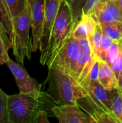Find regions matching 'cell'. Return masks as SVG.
I'll use <instances>...</instances> for the list:
<instances>
[{
	"mask_svg": "<svg viewBox=\"0 0 122 123\" xmlns=\"http://www.w3.org/2000/svg\"><path fill=\"white\" fill-rule=\"evenodd\" d=\"M76 24L68 1L62 0L52 27L47 50L43 59L40 61L42 65L48 66L52 63L71 36Z\"/></svg>",
	"mask_w": 122,
	"mask_h": 123,
	"instance_id": "6da1fadb",
	"label": "cell"
},
{
	"mask_svg": "<svg viewBox=\"0 0 122 123\" xmlns=\"http://www.w3.org/2000/svg\"><path fill=\"white\" fill-rule=\"evenodd\" d=\"M12 30L9 35L13 55L17 62L24 64L27 58L31 60L32 45V38L29 37L31 29V14L29 1L23 10L12 19Z\"/></svg>",
	"mask_w": 122,
	"mask_h": 123,
	"instance_id": "7a4b0ae2",
	"label": "cell"
},
{
	"mask_svg": "<svg viewBox=\"0 0 122 123\" xmlns=\"http://www.w3.org/2000/svg\"><path fill=\"white\" fill-rule=\"evenodd\" d=\"M48 68L49 95L52 98L56 95V102L59 105L77 104L78 99L85 96L83 89L69 72L56 66Z\"/></svg>",
	"mask_w": 122,
	"mask_h": 123,
	"instance_id": "3957f363",
	"label": "cell"
},
{
	"mask_svg": "<svg viewBox=\"0 0 122 123\" xmlns=\"http://www.w3.org/2000/svg\"><path fill=\"white\" fill-rule=\"evenodd\" d=\"M77 104L96 121L101 114L113 112L111 90L104 88L98 80L91 82L86 94Z\"/></svg>",
	"mask_w": 122,
	"mask_h": 123,
	"instance_id": "277c9868",
	"label": "cell"
},
{
	"mask_svg": "<svg viewBox=\"0 0 122 123\" xmlns=\"http://www.w3.org/2000/svg\"><path fill=\"white\" fill-rule=\"evenodd\" d=\"M42 107L43 99H35L20 92L9 95L10 123H35L36 115Z\"/></svg>",
	"mask_w": 122,
	"mask_h": 123,
	"instance_id": "5b68a950",
	"label": "cell"
},
{
	"mask_svg": "<svg viewBox=\"0 0 122 123\" xmlns=\"http://www.w3.org/2000/svg\"><path fill=\"white\" fill-rule=\"evenodd\" d=\"M6 64L13 74L20 93L29 95L35 99H43L45 94L42 92V85L38 84L35 79L29 75L22 66L23 64L14 62L10 58L6 62Z\"/></svg>",
	"mask_w": 122,
	"mask_h": 123,
	"instance_id": "8992f818",
	"label": "cell"
},
{
	"mask_svg": "<svg viewBox=\"0 0 122 123\" xmlns=\"http://www.w3.org/2000/svg\"><path fill=\"white\" fill-rule=\"evenodd\" d=\"M30 6L32 52L41 48L43 24L45 13V0H28Z\"/></svg>",
	"mask_w": 122,
	"mask_h": 123,
	"instance_id": "52a82bcc",
	"label": "cell"
},
{
	"mask_svg": "<svg viewBox=\"0 0 122 123\" xmlns=\"http://www.w3.org/2000/svg\"><path fill=\"white\" fill-rule=\"evenodd\" d=\"M59 123H96L88 113H85L77 104L54 106L51 109Z\"/></svg>",
	"mask_w": 122,
	"mask_h": 123,
	"instance_id": "ba28073f",
	"label": "cell"
},
{
	"mask_svg": "<svg viewBox=\"0 0 122 123\" xmlns=\"http://www.w3.org/2000/svg\"><path fill=\"white\" fill-rule=\"evenodd\" d=\"M79 53L80 48L78 40L71 35L63 48L47 67H59L70 74Z\"/></svg>",
	"mask_w": 122,
	"mask_h": 123,
	"instance_id": "9c48e42d",
	"label": "cell"
},
{
	"mask_svg": "<svg viewBox=\"0 0 122 123\" xmlns=\"http://www.w3.org/2000/svg\"><path fill=\"white\" fill-rule=\"evenodd\" d=\"M97 24L122 22V14L115 0H100L89 14Z\"/></svg>",
	"mask_w": 122,
	"mask_h": 123,
	"instance_id": "30bf717a",
	"label": "cell"
},
{
	"mask_svg": "<svg viewBox=\"0 0 122 123\" xmlns=\"http://www.w3.org/2000/svg\"><path fill=\"white\" fill-rule=\"evenodd\" d=\"M62 0H45V13L41 40L40 59L42 61L47 50L52 27L60 6Z\"/></svg>",
	"mask_w": 122,
	"mask_h": 123,
	"instance_id": "8fae6325",
	"label": "cell"
},
{
	"mask_svg": "<svg viewBox=\"0 0 122 123\" xmlns=\"http://www.w3.org/2000/svg\"><path fill=\"white\" fill-rule=\"evenodd\" d=\"M112 68L122 89V42L114 40L108 52L106 61Z\"/></svg>",
	"mask_w": 122,
	"mask_h": 123,
	"instance_id": "7c38bea8",
	"label": "cell"
},
{
	"mask_svg": "<svg viewBox=\"0 0 122 123\" xmlns=\"http://www.w3.org/2000/svg\"><path fill=\"white\" fill-rule=\"evenodd\" d=\"M98 81L106 89L112 90L119 88L118 81L111 66L106 61L100 59Z\"/></svg>",
	"mask_w": 122,
	"mask_h": 123,
	"instance_id": "4fadbf2b",
	"label": "cell"
},
{
	"mask_svg": "<svg viewBox=\"0 0 122 123\" xmlns=\"http://www.w3.org/2000/svg\"><path fill=\"white\" fill-rule=\"evenodd\" d=\"M89 42L93 56L101 60V47L103 43V30L101 26L99 24L96 25L95 31L93 34L92 37L89 40Z\"/></svg>",
	"mask_w": 122,
	"mask_h": 123,
	"instance_id": "5bb4252c",
	"label": "cell"
},
{
	"mask_svg": "<svg viewBox=\"0 0 122 123\" xmlns=\"http://www.w3.org/2000/svg\"><path fill=\"white\" fill-rule=\"evenodd\" d=\"M7 35L0 25V65L6 63L9 59L8 50L9 48H12V44Z\"/></svg>",
	"mask_w": 122,
	"mask_h": 123,
	"instance_id": "9a60e30c",
	"label": "cell"
},
{
	"mask_svg": "<svg viewBox=\"0 0 122 123\" xmlns=\"http://www.w3.org/2000/svg\"><path fill=\"white\" fill-rule=\"evenodd\" d=\"M101 26L103 32L108 35L111 39L122 42V22L101 25Z\"/></svg>",
	"mask_w": 122,
	"mask_h": 123,
	"instance_id": "2e32d148",
	"label": "cell"
},
{
	"mask_svg": "<svg viewBox=\"0 0 122 123\" xmlns=\"http://www.w3.org/2000/svg\"><path fill=\"white\" fill-rule=\"evenodd\" d=\"M112 99V111L122 123V89L120 88L111 90Z\"/></svg>",
	"mask_w": 122,
	"mask_h": 123,
	"instance_id": "e0dca14e",
	"label": "cell"
},
{
	"mask_svg": "<svg viewBox=\"0 0 122 123\" xmlns=\"http://www.w3.org/2000/svg\"><path fill=\"white\" fill-rule=\"evenodd\" d=\"M0 25L8 35H10L12 30V19L4 0H0Z\"/></svg>",
	"mask_w": 122,
	"mask_h": 123,
	"instance_id": "ac0fdd59",
	"label": "cell"
},
{
	"mask_svg": "<svg viewBox=\"0 0 122 123\" xmlns=\"http://www.w3.org/2000/svg\"><path fill=\"white\" fill-rule=\"evenodd\" d=\"M4 2L12 19L23 10L27 0H4Z\"/></svg>",
	"mask_w": 122,
	"mask_h": 123,
	"instance_id": "d6986e66",
	"label": "cell"
},
{
	"mask_svg": "<svg viewBox=\"0 0 122 123\" xmlns=\"http://www.w3.org/2000/svg\"><path fill=\"white\" fill-rule=\"evenodd\" d=\"M8 98L7 95L0 88V123H10L8 109Z\"/></svg>",
	"mask_w": 122,
	"mask_h": 123,
	"instance_id": "ffe728a7",
	"label": "cell"
},
{
	"mask_svg": "<svg viewBox=\"0 0 122 123\" xmlns=\"http://www.w3.org/2000/svg\"><path fill=\"white\" fill-rule=\"evenodd\" d=\"M72 12L73 20L77 22L82 14V9L87 0H67Z\"/></svg>",
	"mask_w": 122,
	"mask_h": 123,
	"instance_id": "44dd1931",
	"label": "cell"
},
{
	"mask_svg": "<svg viewBox=\"0 0 122 123\" xmlns=\"http://www.w3.org/2000/svg\"><path fill=\"white\" fill-rule=\"evenodd\" d=\"M114 40L111 39L108 35L103 32V43L101 47V60L106 61L108 52L112 45Z\"/></svg>",
	"mask_w": 122,
	"mask_h": 123,
	"instance_id": "7402d4cb",
	"label": "cell"
},
{
	"mask_svg": "<svg viewBox=\"0 0 122 123\" xmlns=\"http://www.w3.org/2000/svg\"><path fill=\"white\" fill-rule=\"evenodd\" d=\"M97 123H121L113 112H105L101 114L96 120Z\"/></svg>",
	"mask_w": 122,
	"mask_h": 123,
	"instance_id": "603a6c76",
	"label": "cell"
},
{
	"mask_svg": "<svg viewBox=\"0 0 122 123\" xmlns=\"http://www.w3.org/2000/svg\"><path fill=\"white\" fill-rule=\"evenodd\" d=\"M100 0H87L83 7L81 15H89L91 12L93 10L94 6Z\"/></svg>",
	"mask_w": 122,
	"mask_h": 123,
	"instance_id": "cb8c5ba5",
	"label": "cell"
},
{
	"mask_svg": "<svg viewBox=\"0 0 122 123\" xmlns=\"http://www.w3.org/2000/svg\"><path fill=\"white\" fill-rule=\"evenodd\" d=\"M50 121L48 120L47 113L45 110H40L35 117V123H49Z\"/></svg>",
	"mask_w": 122,
	"mask_h": 123,
	"instance_id": "d4e9b609",
	"label": "cell"
},
{
	"mask_svg": "<svg viewBox=\"0 0 122 123\" xmlns=\"http://www.w3.org/2000/svg\"><path fill=\"white\" fill-rule=\"evenodd\" d=\"M115 1H116V4H117V6H118V7H119V9L122 14V0H115Z\"/></svg>",
	"mask_w": 122,
	"mask_h": 123,
	"instance_id": "484cf974",
	"label": "cell"
}]
</instances>
